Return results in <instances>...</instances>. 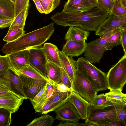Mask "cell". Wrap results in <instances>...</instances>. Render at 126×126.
Returning a JSON list of instances; mask_svg holds the SVG:
<instances>
[{
  "label": "cell",
  "instance_id": "1",
  "mask_svg": "<svg viewBox=\"0 0 126 126\" xmlns=\"http://www.w3.org/2000/svg\"><path fill=\"white\" fill-rule=\"evenodd\" d=\"M110 13L97 7L82 12L66 13L62 11L52 15L51 19L57 24L79 27L88 31H95L108 17Z\"/></svg>",
  "mask_w": 126,
  "mask_h": 126
},
{
  "label": "cell",
  "instance_id": "8",
  "mask_svg": "<svg viewBox=\"0 0 126 126\" xmlns=\"http://www.w3.org/2000/svg\"><path fill=\"white\" fill-rule=\"evenodd\" d=\"M40 46L29 49L30 65L41 74L48 79L47 61L44 49Z\"/></svg>",
  "mask_w": 126,
  "mask_h": 126
},
{
  "label": "cell",
  "instance_id": "9",
  "mask_svg": "<svg viewBox=\"0 0 126 126\" xmlns=\"http://www.w3.org/2000/svg\"><path fill=\"white\" fill-rule=\"evenodd\" d=\"M24 94L27 98L33 99L38 93L46 85L48 80L32 78L20 74Z\"/></svg>",
  "mask_w": 126,
  "mask_h": 126
},
{
  "label": "cell",
  "instance_id": "12",
  "mask_svg": "<svg viewBox=\"0 0 126 126\" xmlns=\"http://www.w3.org/2000/svg\"><path fill=\"white\" fill-rule=\"evenodd\" d=\"M24 99L11 91L0 95V107L12 113L16 112L22 104Z\"/></svg>",
  "mask_w": 126,
  "mask_h": 126
},
{
  "label": "cell",
  "instance_id": "14",
  "mask_svg": "<svg viewBox=\"0 0 126 126\" xmlns=\"http://www.w3.org/2000/svg\"><path fill=\"white\" fill-rule=\"evenodd\" d=\"M0 76L10 82L11 91L24 99H27L24 92L22 83L19 76L9 69L1 72Z\"/></svg>",
  "mask_w": 126,
  "mask_h": 126
},
{
  "label": "cell",
  "instance_id": "53",
  "mask_svg": "<svg viewBox=\"0 0 126 126\" xmlns=\"http://www.w3.org/2000/svg\"><path fill=\"white\" fill-rule=\"evenodd\" d=\"M112 1H114L115 0H112Z\"/></svg>",
  "mask_w": 126,
  "mask_h": 126
},
{
  "label": "cell",
  "instance_id": "5",
  "mask_svg": "<svg viewBox=\"0 0 126 126\" xmlns=\"http://www.w3.org/2000/svg\"><path fill=\"white\" fill-rule=\"evenodd\" d=\"M126 106V104H120L97 108L90 106L85 122L95 124L103 120L118 121L117 115L118 110Z\"/></svg>",
  "mask_w": 126,
  "mask_h": 126
},
{
  "label": "cell",
  "instance_id": "11",
  "mask_svg": "<svg viewBox=\"0 0 126 126\" xmlns=\"http://www.w3.org/2000/svg\"><path fill=\"white\" fill-rule=\"evenodd\" d=\"M53 111L56 114L55 119L59 120L77 123L80 119L75 107L68 101Z\"/></svg>",
  "mask_w": 126,
  "mask_h": 126
},
{
  "label": "cell",
  "instance_id": "30",
  "mask_svg": "<svg viewBox=\"0 0 126 126\" xmlns=\"http://www.w3.org/2000/svg\"><path fill=\"white\" fill-rule=\"evenodd\" d=\"M45 10L44 14H48L56 8L60 0H39Z\"/></svg>",
  "mask_w": 126,
  "mask_h": 126
},
{
  "label": "cell",
  "instance_id": "16",
  "mask_svg": "<svg viewBox=\"0 0 126 126\" xmlns=\"http://www.w3.org/2000/svg\"><path fill=\"white\" fill-rule=\"evenodd\" d=\"M96 7L86 0H68L62 11L67 14L78 13L89 11Z\"/></svg>",
  "mask_w": 126,
  "mask_h": 126
},
{
  "label": "cell",
  "instance_id": "27",
  "mask_svg": "<svg viewBox=\"0 0 126 126\" xmlns=\"http://www.w3.org/2000/svg\"><path fill=\"white\" fill-rule=\"evenodd\" d=\"M14 73L17 75L22 74L34 78L45 79L48 81V80L39 73L30 65L24 67L20 70Z\"/></svg>",
  "mask_w": 126,
  "mask_h": 126
},
{
  "label": "cell",
  "instance_id": "17",
  "mask_svg": "<svg viewBox=\"0 0 126 126\" xmlns=\"http://www.w3.org/2000/svg\"><path fill=\"white\" fill-rule=\"evenodd\" d=\"M85 41H67L61 51L67 56L78 57L84 53L86 49Z\"/></svg>",
  "mask_w": 126,
  "mask_h": 126
},
{
  "label": "cell",
  "instance_id": "37",
  "mask_svg": "<svg viewBox=\"0 0 126 126\" xmlns=\"http://www.w3.org/2000/svg\"><path fill=\"white\" fill-rule=\"evenodd\" d=\"M11 91L10 82L0 76V95Z\"/></svg>",
  "mask_w": 126,
  "mask_h": 126
},
{
  "label": "cell",
  "instance_id": "29",
  "mask_svg": "<svg viewBox=\"0 0 126 126\" xmlns=\"http://www.w3.org/2000/svg\"><path fill=\"white\" fill-rule=\"evenodd\" d=\"M54 89L51 96L47 99L45 103H52L64 100L68 98L70 92H61L58 91L54 83Z\"/></svg>",
  "mask_w": 126,
  "mask_h": 126
},
{
  "label": "cell",
  "instance_id": "43",
  "mask_svg": "<svg viewBox=\"0 0 126 126\" xmlns=\"http://www.w3.org/2000/svg\"><path fill=\"white\" fill-rule=\"evenodd\" d=\"M120 29L121 45L123 47L124 54L126 55V28Z\"/></svg>",
  "mask_w": 126,
  "mask_h": 126
},
{
  "label": "cell",
  "instance_id": "22",
  "mask_svg": "<svg viewBox=\"0 0 126 126\" xmlns=\"http://www.w3.org/2000/svg\"><path fill=\"white\" fill-rule=\"evenodd\" d=\"M29 6V1L21 11L14 18L9 29L17 28L24 30Z\"/></svg>",
  "mask_w": 126,
  "mask_h": 126
},
{
  "label": "cell",
  "instance_id": "19",
  "mask_svg": "<svg viewBox=\"0 0 126 126\" xmlns=\"http://www.w3.org/2000/svg\"><path fill=\"white\" fill-rule=\"evenodd\" d=\"M89 31L76 26H70L64 39L66 41H86L90 34Z\"/></svg>",
  "mask_w": 126,
  "mask_h": 126
},
{
  "label": "cell",
  "instance_id": "20",
  "mask_svg": "<svg viewBox=\"0 0 126 126\" xmlns=\"http://www.w3.org/2000/svg\"><path fill=\"white\" fill-rule=\"evenodd\" d=\"M15 3L11 0H0V18L14 20Z\"/></svg>",
  "mask_w": 126,
  "mask_h": 126
},
{
  "label": "cell",
  "instance_id": "52",
  "mask_svg": "<svg viewBox=\"0 0 126 126\" xmlns=\"http://www.w3.org/2000/svg\"><path fill=\"white\" fill-rule=\"evenodd\" d=\"M13 2L15 3L16 0H11Z\"/></svg>",
  "mask_w": 126,
  "mask_h": 126
},
{
  "label": "cell",
  "instance_id": "42",
  "mask_svg": "<svg viewBox=\"0 0 126 126\" xmlns=\"http://www.w3.org/2000/svg\"><path fill=\"white\" fill-rule=\"evenodd\" d=\"M46 88V85L38 93L33 99L30 100L34 109L36 107L40 101L42 99Z\"/></svg>",
  "mask_w": 126,
  "mask_h": 126
},
{
  "label": "cell",
  "instance_id": "7",
  "mask_svg": "<svg viewBox=\"0 0 126 126\" xmlns=\"http://www.w3.org/2000/svg\"><path fill=\"white\" fill-rule=\"evenodd\" d=\"M72 91L79 94L90 104L97 92L90 82L76 69L72 82Z\"/></svg>",
  "mask_w": 126,
  "mask_h": 126
},
{
  "label": "cell",
  "instance_id": "34",
  "mask_svg": "<svg viewBox=\"0 0 126 126\" xmlns=\"http://www.w3.org/2000/svg\"><path fill=\"white\" fill-rule=\"evenodd\" d=\"M96 6L100 9L110 13L114 1L112 0H95Z\"/></svg>",
  "mask_w": 126,
  "mask_h": 126
},
{
  "label": "cell",
  "instance_id": "3",
  "mask_svg": "<svg viewBox=\"0 0 126 126\" xmlns=\"http://www.w3.org/2000/svg\"><path fill=\"white\" fill-rule=\"evenodd\" d=\"M76 69L91 83L97 93L108 89L107 74L83 57L76 61Z\"/></svg>",
  "mask_w": 126,
  "mask_h": 126
},
{
  "label": "cell",
  "instance_id": "46",
  "mask_svg": "<svg viewBox=\"0 0 126 126\" xmlns=\"http://www.w3.org/2000/svg\"><path fill=\"white\" fill-rule=\"evenodd\" d=\"M14 20L0 18V28L10 27Z\"/></svg>",
  "mask_w": 126,
  "mask_h": 126
},
{
  "label": "cell",
  "instance_id": "15",
  "mask_svg": "<svg viewBox=\"0 0 126 126\" xmlns=\"http://www.w3.org/2000/svg\"><path fill=\"white\" fill-rule=\"evenodd\" d=\"M67 101L71 103L76 110L80 118L86 120L90 104L77 93L70 92Z\"/></svg>",
  "mask_w": 126,
  "mask_h": 126
},
{
  "label": "cell",
  "instance_id": "25",
  "mask_svg": "<svg viewBox=\"0 0 126 126\" xmlns=\"http://www.w3.org/2000/svg\"><path fill=\"white\" fill-rule=\"evenodd\" d=\"M55 121L49 115H46L34 119L27 126H52Z\"/></svg>",
  "mask_w": 126,
  "mask_h": 126
},
{
  "label": "cell",
  "instance_id": "2",
  "mask_svg": "<svg viewBox=\"0 0 126 126\" xmlns=\"http://www.w3.org/2000/svg\"><path fill=\"white\" fill-rule=\"evenodd\" d=\"M54 23L24 34L16 40L7 43L1 51L8 55L16 52L40 46L49 39L54 33Z\"/></svg>",
  "mask_w": 126,
  "mask_h": 126
},
{
  "label": "cell",
  "instance_id": "50",
  "mask_svg": "<svg viewBox=\"0 0 126 126\" xmlns=\"http://www.w3.org/2000/svg\"><path fill=\"white\" fill-rule=\"evenodd\" d=\"M90 3L95 6L96 7V4L95 0H86Z\"/></svg>",
  "mask_w": 126,
  "mask_h": 126
},
{
  "label": "cell",
  "instance_id": "4",
  "mask_svg": "<svg viewBox=\"0 0 126 126\" xmlns=\"http://www.w3.org/2000/svg\"><path fill=\"white\" fill-rule=\"evenodd\" d=\"M108 89L122 91L126 83V55L112 66L107 74Z\"/></svg>",
  "mask_w": 126,
  "mask_h": 126
},
{
  "label": "cell",
  "instance_id": "39",
  "mask_svg": "<svg viewBox=\"0 0 126 126\" xmlns=\"http://www.w3.org/2000/svg\"><path fill=\"white\" fill-rule=\"evenodd\" d=\"M117 115L118 121L121 126H126V106L118 109Z\"/></svg>",
  "mask_w": 126,
  "mask_h": 126
},
{
  "label": "cell",
  "instance_id": "32",
  "mask_svg": "<svg viewBox=\"0 0 126 126\" xmlns=\"http://www.w3.org/2000/svg\"><path fill=\"white\" fill-rule=\"evenodd\" d=\"M68 98L63 100L52 103H45L39 112L46 114L60 107L67 101Z\"/></svg>",
  "mask_w": 126,
  "mask_h": 126
},
{
  "label": "cell",
  "instance_id": "45",
  "mask_svg": "<svg viewBox=\"0 0 126 126\" xmlns=\"http://www.w3.org/2000/svg\"><path fill=\"white\" fill-rule=\"evenodd\" d=\"M54 84L57 90L60 92H71L72 91L71 89L68 87L62 82L58 83H54Z\"/></svg>",
  "mask_w": 126,
  "mask_h": 126
},
{
  "label": "cell",
  "instance_id": "28",
  "mask_svg": "<svg viewBox=\"0 0 126 126\" xmlns=\"http://www.w3.org/2000/svg\"><path fill=\"white\" fill-rule=\"evenodd\" d=\"M25 32L22 29L14 28L9 29L3 40L9 43L14 41L25 34Z\"/></svg>",
  "mask_w": 126,
  "mask_h": 126
},
{
  "label": "cell",
  "instance_id": "6",
  "mask_svg": "<svg viewBox=\"0 0 126 126\" xmlns=\"http://www.w3.org/2000/svg\"><path fill=\"white\" fill-rule=\"evenodd\" d=\"M113 30L91 42L86 43L84 52V57L92 63H99L104 52L106 42L108 38L116 30Z\"/></svg>",
  "mask_w": 126,
  "mask_h": 126
},
{
  "label": "cell",
  "instance_id": "49",
  "mask_svg": "<svg viewBox=\"0 0 126 126\" xmlns=\"http://www.w3.org/2000/svg\"><path fill=\"white\" fill-rule=\"evenodd\" d=\"M77 126H96V125L94 123L90 122H85V123H77Z\"/></svg>",
  "mask_w": 126,
  "mask_h": 126
},
{
  "label": "cell",
  "instance_id": "21",
  "mask_svg": "<svg viewBox=\"0 0 126 126\" xmlns=\"http://www.w3.org/2000/svg\"><path fill=\"white\" fill-rule=\"evenodd\" d=\"M42 47L47 61L62 67L58 54L59 50L57 46L51 43H46L44 44Z\"/></svg>",
  "mask_w": 126,
  "mask_h": 126
},
{
  "label": "cell",
  "instance_id": "51",
  "mask_svg": "<svg viewBox=\"0 0 126 126\" xmlns=\"http://www.w3.org/2000/svg\"><path fill=\"white\" fill-rule=\"evenodd\" d=\"M119 0L123 5L126 7V0Z\"/></svg>",
  "mask_w": 126,
  "mask_h": 126
},
{
  "label": "cell",
  "instance_id": "24",
  "mask_svg": "<svg viewBox=\"0 0 126 126\" xmlns=\"http://www.w3.org/2000/svg\"><path fill=\"white\" fill-rule=\"evenodd\" d=\"M120 28L117 29L106 41L105 48L106 51L111 50L115 46L121 45Z\"/></svg>",
  "mask_w": 126,
  "mask_h": 126
},
{
  "label": "cell",
  "instance_id": "35",
  "mask_svg": "<svg viewBox=\"0 0 126 126\" xmlns=\"http://www.w3.org/2000/svg\"><path fill=\"white\" fill-rule=\"evenodd\" d=\"M111 13L116 16H121L126 14V7L123 5L119 0H115Z\"/></svg>",
  "mask_w": 126,
  "mask_h": 126
},
{
  "label": "cell",
  "instance_id": "26",
  "mask_svg": "<svg viewBox=\"0 0 126 126\" xmlns=\"http://www.w3.org/2000/svg\"><path fill=\"white\" fill-rule=\"evenodd\" d=\"M46 86V89L42 99L34 109L36 112H39L44 104L53 93L54 89V83L48 80Z\"/></svg>",
  "mask_w": 126,
  "mask_h": 126
},
{
  "label": "cell",
  "instance_id": "23",
  "mask_svg": "<svg viewBox=\"0 0 126 126\" xmlns=\"http://www.w3.org/2000/svg\"><path fill=\"white\" fill-rule=\"evenodd\" d=\"M61 67L52 62L47 61V68L48 80L54 83H59Z\"/></svg>",
  "mask_w": 126,
  "mask_h": 126
},
{
  "label": "cell",
  "instance_id": "18",
  "mask_svg": "<svg viewBox=\"0 0 126 126\" xmlns=\"http://www.w3.org/2000/svg\"><path fill=\"white\" fill-rule=\"evenodd\" d=\"M58 54L61 67L64 69L72 82L74 71L76 69V61L72 57H69L59 50Z\"/></svg>",
  "mask_w": 126,
  "mask_h": 126
},
{
  "label": "cell",
  "instance_id": "40",
  "mask_svg": "<svg viewBox=\"0 0 126 126\" xmlns=\"http://www.w3.org/2000/svg\"><path fill=\"white\" fill-rule=\"evenodd\" d=\"M29 0H16L15 18L26 5Z\"/></svg>",
  "mask_w": 126,
  "mask_h": 126
},
{
  "label": "cell",
  "instance_id": "44",
  "mask_svg": "<svg viewBox=\"0 0 126 126\" xmlns=\"http://www.w3.org/2000/svg\"><path fill=\"white\" fill-rule=\"evenodd\" d=\"M98 126H121L119 122L118 121H110L103 120L95 124Z\"/></svg>",
  "mask_w": 126,
  "mask_h": 126
},
{
  "label": "cell",
  "instance_id": "41",
  "mask_svg": "<svg viewBox=\"0 0 126 126\" xmlns=\"http://www.w3.org/2000/svg\"><path fill=\"white\" fill-rule=\"evenodd\" d=\"M107 100V98L104 94L97 95L91 104L90 106H96L101 105L105 103Z\"/></svg>",
  "mask_w": 126,
  "mask_h": 126
},
{
  "label": "cell",
  "instance_id": "10",
  "mask_svg": "<svg viewBox=\"0 0 126 126\" xmlns=\"http://www.w3.org/2000/svg\"><path fill=\"white\" fill-rule=\"evenodd\" d=\"M126 28V14L116 16L112 13L97 29L95 35L101 36L118 28Z\"/></svg>",
  "mask_w": 126,
  "mask_h": 126
},
{
  "label": "cell",
  "instance_id": "31",
  "mask_svg": "<svg viewBox=\"0 0 126 126\" xmlns=\"http://www.w3.org/2000/svg\"><path fill=\"white\" fill-rule=\"evenodd\" d=\"M11 112L0 107V126H9L12 124Z\"/></svg>",
  "mask_w": 126,
  "mask_h": 126
},
{
  "label": "cell",
  "instance_id": "13",
  "mask_svg": "<svg viewBox=\"0 0 126 126\" xmlns=\"http://www.w3.org/2000/svg\"><path fill=\"white\" fill-rule=\"evenodd\" d=\"M29 52V49H26L8 55L11 64L9 69L15 73L30 65Z\"/></svg>",
  "mask_w": 126,
  "mask_h": 126
},
{
  "label": "cell",
  "instance_id": "36",
  "mask_svg": "<svg viewBox=\"0 0 126 126\" xmlns=\"http://www.w3.org/2000/svg\"><path fill=\"white\" fill-rule=\"evenodd\" d=\"M10 65L8 55L2 56L0 55V73L9 69Z\"/></svg>",
  "mask_w": 126,
  "mask_h": 126
},
{
  "label": "cell",
  "instance_id": "48",
  "mask_svg": "<svg viewBox=\"0 0 126 126\" xmlns=\"http://www.w3.org/2000/svg\"><path fill=\"white\" fill-rule=\"evenodd\" d=\"M35 3L36 8L41 13H44L45 10L39 0H32Z\"/></svg>",
  "mask_w": 126,
  "mask_h": 126
},
{
  "label": "cell",
  "instance_id": "38",
  "mask_svg": "<svg viewBox=\"0 0 126 126\" xmlns=\"http://www.w3.org/2000/svg\"><path fill=\"white\" fill-rule=\"evenodd\" d=\"M62 82L71 89L72 82L69 76L62 67H61L60 83Z\"/></svg>",
  "mask_w": 126,
  "mask_h": 126
},
{
  "label": "cell",
  "instance_id": "33",
  "mask_svg": "<svg viewBox=\"0 0 126 126\" xmlns=\"http://www.w3.org/2000/svg\"><path fill=\"white\" fill-rule=\"evenodd\" d=\"M105 96L107 99H112L126 103V94L119 90H111L106 93Z\"/></svg>",
  "mask_w": 126,
  "mask_h": 126
},
{
  "label": "cell",
  "instance_id": "47",
  "mask_svg": "<svg viewBox=\"0 0 126 126\" xmlns=\"http://www.w3.org/2000/svg\"><path fill=\"white\" fill-rule=\"evenodd\" d=\"M77 123L68 121H62L57 126H77Z\"/></svg>",
  "mask_w": 126,
  "mask_h": 126
}]
</instances>
